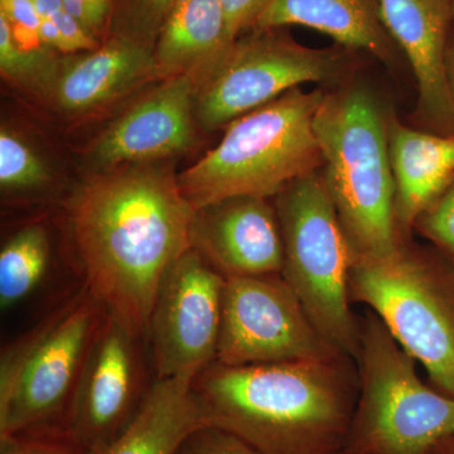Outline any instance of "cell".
Listing matches in <instances>:
<instances>
[{"label":"cell","mask_w":454,"mask_h":454,"mask_svg":"<svg viewBox=\"0 0 454 454\" xmlns=\"http://www.w3.org/2000/svg\"><path fill=\"white\" fill-rule=\"evenodd\" d=\"M175 3L176 0H131L140 41L145 42L142 33L154 32L155 35H158Z\"/></svg>","instance_id":"4dcf8cb0"},{"label":"cell","mask_w":454,"mask_h":454,"mask_svg":"<svg viewBox=\"0 0 454 454\" xmlns=\"http://www.w3.org/2000/svg\"><path fill=\"white\" fill-rule=\"evenodd\" d=\"M50 47L25 49L14 38L11 26L0 14V70L4 77L25 86L44 89L59 62Z\"/></svg>","instance_id":"7402d4cb"},{"label":"cell","mask_w":454,"mask_h":454,"mask_svg":"<svg viewBox=\"0 0 454 454\" xmlns=\"http://www.w3.org/2000/svg\"><path fill=\"white\" fill-rule=\"evenodd\" d=\"M191 247L225 279L282 274L283 236L273 200L230 197L199 208Z\"/></svg>","instance_id":"5bb4252c"},{"label":"cell","mask_w":454,"mask_h":454,"mask_svg":"<svg viewBox=\"0 0 454 454\" xmlns=\"http://www.w3.org/2000/svg\"><path fill=\"white\" fill-rule=\"evenodd\" d=\"M382 23L408 59L418 89L415 122L420 129L454 136V101L448 51L454 0H378Z\"/></svg>","instance_id":"4fadbf2b"},{"label":"cell","mask_w":454,"mask_h":454,"mask_svg":"<svg viewBox=\"0 0 454 454\" xmlns=\"http://www.w3.org/2000/svg\"><path fill=\"white\" fill-rule=\"evenodd\" d=\"M453 7H454V4H453Z\"/></svg>","instance_id":"e575fe53"},{"label":"cell","mask_w":454,"mask_h":454,"mask_svg":"<svg viewBox=\"0 0 454 454\" xmlns=\"http://www.w3.org/2000/svg\"><path fill=\"white\" fill-rule=\"evenodd\" d=\"M387 115L372 90L351 80L325 91L313 121L322 178L354 262L387 258L406 241L396 225Z\"/></svg>","instance_id":"3957f363"},{"label":"cell","mask_w":454,"mask_h":454,"mask_svg":"<svg viewBox=\"0 0 454 454\" xmlns=\"http://www.w3.org/2000/svg\"><path fill=\"white\" fill-rule=\"evenodd\" d=\"M206 426L259 454H342L356 405L354 358L227 366L193 379Z\"/></svg>","instance_id":"7a4b0ae2"},{"label":"cell","mask_w":454,"mask_h":454,"mask_svg":"<svg viewBox=\"0 0 454 454\" xmlns=\"http://www.w3.org/2000/svg\"><path fill=\"white\" fill-rule=\"evenodd\" d=\"M349 300L372 310L428 373L454 397V262L433 245L406 240L393 255L352 264Z\"/></svg>","instance_id":"8992f818"},{"label":"cell","mask_w":454,"mask_h":454,"mask_svg":"<svg viewBox=\"0 0 454 454\" xmlns=\"http://www.w3.org/2000/svg\"><path fill=\"white\" fill-rule=\"evenodd\" d=\"M276 29H252L197 83L195 115L206 131L227 127L304 83L334 89L351 82L354 51L310 49Z\"/></svg>","instance_id":"9c48e42d"},{"label":"cell","mask_w":454,"mask_h":454,"mask_svg":"<svg viewBox=\"0 0 454 454\" xmlns=\"http://www.w3.org/2000/svg\"><path fill=\"white\" fill-rule=\"evenodd\" d=\"M155 77L153 46L115 35L92 51L57 64L46 90L66 113L106 106L137 83Z\"/></svg>","instance_id":"2e32d148"},{"label":"cell","mask_w":454,"mask_h":454,"mask_svg":"<svg viewBox=\"0 0 454 454\" xmlns=\"http://www.w3.org/2000/svg\"><path fill=\"white\" fill-rule=\"evenodd\" d=\"M270 0H221L226 14L227 28L232 40L252 31Z\"/></svg>","instance_id":"f546056e"},{"label":"cell","mask_w":454,"mask_h":454,"mask_svg":"<svg viewBox=\"0 0 454 454\" xmlns=\"http://www.w3.org/2000/svg\"><path fill=\"white\" fill-rule=\"evenodd\" d=\"M342 454H349V453L343 452Z\"/></svg>","instance_id":"836d02e7"},{"label":"cell","mask_w":454,"mask_h":454,"mask_svg":"<svg viewBox=\"0 0 454 454\" xmlns=\"http://www.w3.org/2000/svg\"><path fill=\"white\" fill-rule=\"evenodd\" d=\"M414 232L454 262V181L420 214Z\"/></svg>","instance_id":"cb8c5ba5"},{"label":"cell","mask_w":454,"mask_h":454,"mask_svg":"<svg viewBox=\"0 0 454 454\" xmlns=\"http://www.w3.org/2000/svg\"><path fill=\"white\" fill-rule=\"evenodd\" d=\"M188 376L149 385L136 417L100 454H176L188 435L206 426Z\"/></svg>","instance_id":"ffe728a7"},{"label":"cell","mask_w":454,"mask_h":454,"mask_svg":"<svg viewBox=\"0 0 454 454\" xmlns=\"http://www.w3.org/2000/svg\"><path fill=\"white\" fill-rule=\"evenodd\" d=\"M339 355L282 274L227 278L215 363L262 365Z\"/></svg>","instance_id":"30bf717a"},{"label":"cell","mask_w":454,"mask_h":454,"mask_svg":"<svg viewBox=\"0 0 454 454\" xmlns=\"http://www.w3.org/2000/svg\"><path fill=\"white\" fill-rule=\"evenodd\" d=\"M301 26L330 35L337 46L366 52L395 67L399 52L382 23L378 0H270L253 29Z\"/></svg>","instance_id":"ac0fdd59"},{"label":"cell","mask_w":454,"mask_h":454,"mask_svg":"<svg viewBox=\"0 0 454 454\" xmlns=\"http://www.w3.org/2000/svg\"><path fill=\"white\" fill-rule=\"evenodd\" d=\"M41 20H49L59 29L64 41V53L88 52L100 46L64 7L61 0H35Z\"/></svg>","instance_id":"484cf974"},{"label":"cell","mask_w":454,"mask_h":454,"mask_svg":"<svg viewBox=\"0 0 454 454\" xmlns=\"http://www.w3.org/2000/svg\"><path fill=\"white\" fill-rule=\"evenodd\" d=\"M357 318L358 394L343 452L428 454L454 435V397L420 379L417 361L372 310Z\"/></svg>","instance_id":"5b68a950"},{"label":"cell","mask_w":454,"mask_h":454,"mask_svg":"<svg viewBox=\"0 0 454 454\" xmlns=\"http://www.w3.org/2000/svg\"><path fill=\"white\" fill-rule=\"evenodd\" d=\"M143 342L106 313L56 428L90 453L106 450L129 426L145 399L151 384L145 382Z\"/></svg>","instance_id":"7c38bea8"},{"label":"cell","mask_w":454,"mask_h":454,"mask_svg":"<svg viewBox=\"0 0 454 454\" xmlns=\"http://www.w3.org/2000/svg\"><path fill=\"white\" fill-rule=\"evenodd\" d=\"M428 454H454V435L439 442L429 450Z\"/></svg>","instance_id":"1f68e13d"},{"label":"cell","mask_w":454,"mask_h":454,"mask_svg":"<svg viewBox=\"0 0 454 454\" xmlns=\"http://www.w3.org/2000/svg\"><path fill=\"white\" fill-rule=\"evenodd\" d=\"M271 200L282 230L284 280L322 336L355 360L358 318L348 291L354 259L321 169L295 179Z\"/></svg>","instance_id":"ba28073f"},{"label":"cell","mask_w":454,"mask_h":454,"mask_svg":"<svg viewBox=\"0 0 454 454\" xmlns=\"http://www.w3.org/2000/svg\"><path fill=\"white\" fill-rule=\"evenodd\" d=\"M387 145L400 236L411 240L414 223L454 181V136L406 127L387 115Z\"/></svg>","instance_id":"e0dca14e"},{"label":"cell","mask_w":454,"mask_h":454,"mask_svg":"<svg viewBox=\"0 0 454 454\" xmlns=\"http://www.w3.org/2000/svg\"><path fill=\"white\" fill-rule=\"evenodd\" d=\"M325 91L293 89L230 122L219 145L177 177L193 210L230 197L273 199L295 179L321 169L313 121Z\"/></svg>","instance_id":"277c9868"},{"label":"cell","mask_w":454,"mask_h":454,"mask_svg":"<svg viewBox=\"0 0 454 454\" xmlns=\"http://www.w3.org/2000/svg\"><path fill=\"white\" fill-rule=\"evenodd\" d=\"M66 11L100 43L109 35L115 0H61Z\"/></svg>","instance_id":"f1b7e54d"},{"label":"cell","mask_w":454,"mask_h":454,"mask_svg":"<svg viewBox=\"0 0 454 454\" xmlns=\"http://www.w3.org/2000/svg\"><path fill=\"white\" fill-rule=\"evenodd\" d=\"M49 178V170L35 152L16 134L3 128L0 131V184L3 190H31L46 184Z\"/></svg>","instance_id":"603a6c76"},{"label":"cell","mask_w":454,"mask_h":454,"mask_svg":"<svg viewBox=\"0 0 454 454\" xmlns=\"http://www.w3.org/2000/svg\"><path fill=\"white\" fill-rule=\"evenodd\" d=\"M0 14L7 20L14 38L25 49L47 47L40 38L41 17L35 0H0Z\"/></svg>","instance_id":"4316f807"},{"label":"cell","mask_w":454,"mask_h":454,"mask_svg":"<svg viewBox=\"0 0 454 454\" xmlns=\"http://www.w3.org/2000/svg\"><path fill=\"white\" fill-rule=\"evenodd\" d=\"M225 282L192 247L170 265L146 334L155 378H196L216 361Z\"/></svg>","instance_id":"8fae6325"},{"label":"cell","mask_w":454,"mask_h":454,"mask_svg":"<svg viewBox=\"0 0 454 454\" xmlns=\"http://www.w3.org/2000/svg\"><path fill=\"white\" fill-rule=\"evenodd\" d=\"M448 79H450V91L454 101V33L450 37V51H448Z\"/></svg>","instance_id":"d6a6232c"},{"label":"cell","mask_w":454,"mask_h":454,"mask_svg":"<svg viewBox=\"0 0 454 454\" xmlns=\"http://www.w3.org/2000/svg\"><path fill=\"white\" fill-rule=\"evenodd\" d=\"M176 454H259L240 439L212 427H202L184 439Z\"/></svg>","instance_id":"83f0119b"},{"label":"cell","mask_w":454,"mask_h":454,"mask_svg":"<svg viewBox=\"0 0 454 454\" xmlns=\"http://www.w3.org/2000/svg\"><path fill=\"white\" fill-rule=\"evenodd\" d=\"M68 210L85 286L107 315L146 340L164 274L191 247L195 210L177 177L139 163L98 172Z\"/></svg>","instance_id":"6da1fadb"},{"label":"cell","mask_w":454,"mask_h":454,"mask_svg":"<svg viewBox=\"0 0 454 454\" xmlns=\"http://www.w3.org/2000/svg\"><path fill=\"white\" fill-rule=\"evenodd\" d=\"M199 82L195 74L163 82L101 134L91 162L106 172L186 151L193 142Z\"/></svg>","instance_id":"9a60e30c"},{"label":"cell","mask_w":454,"mask_h":454,"mask_svg":"<svg viewBox=\"0 0 454 454\" xmlns=\"http://www.w3.org/2000/svg\"><path fill=\"white\" fill-rule=\"evenodd\" d=\"M106 310L83 284L0 357V435L56 429Z\"/></svg>","instance_id":"52a82bcc"},{"label":"cell","mask_w":454,"mask_h":454,"mask_svg":"<svg viewBox=\"0 0 454 454\" xmlns=\"http://www.w3.org/2000/svg\"><path fill=\"white\" fill-rule=\"evenodd\" d=\"M235 42L221 0H176L153 44L155 77L166 82L195 74L202 82Z\"/></svg>","instance_id":"d6986e66"},{"label":"cell","mask_w":454,"mask_h":454,"mask_svg":"<svg viewBox=\"0 0 454 454\" xmlns=\"http://www.w3.org/2000/svg\"><path fill=\"white\" fill-rule=\"evenodd\" d=\"M0 454H92L77 446L59 430L0 435Z\"/></svg>","instance_id":"d4e9b609"},{"label":"cell","mask_w":454,"mask_h":454,"mask_svg":"<svg viewBox=\"0 0 454 454\" xmlns=\"http://www.w3.org/2000/svg\"><path fill=\"white\" fill-rule=\"evenodd\" d=\"M47 230L32 223L18 230L0 250V309H14L40 289L50 270Z\"/></svg>","instance_id":"44dd1931"}]
</instances>
